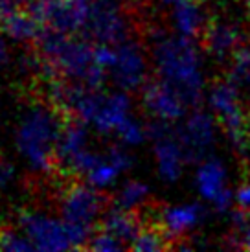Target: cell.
Returning <instances> with one entry per match:
<instances>
[{
    "mask_svg": "<svg viewBox=\"0 0 250 252\" xmlns=\"http://www.w3.org/2000/svg\"><path fill=\"white\" fill-rule=\"evenodd\" d=\"M17 226L26 234L33 251L62 252L72 249L68 228L61 216L41 210H26L19 216Z\"/></svg>",
    "mask_w": 250,
    "mask_h": 252,
    "instance_id": "6",
    "label": "cell"
},
{
    "mask_svg": "<svg viewBox=\"0 0 250 252\" xmlns=\"http://www.w3.org/2000/svg\"><path fill=\"white\" fill-rule=\"evenodd\" d=\"M92 0H28V9L42 30L83 37Z\"/></svg>",
    "mask_w": 250,
    "mask_h": 252,
    "instance_id": "5",
    "label": "cell"
},
{
    "mask_svg": "<svg viewBox=\"0 0 250 252\" xmlns=\"http://www.w3.org/2000/svg\"><path fill=\"white\" fill-rule=\"evenodd\" d=\"M153 155L156 164V173L164 182H177L184 171L188 162L184 147H182L177 131L160 136L153 140Z\"/></svg>",
    "mask_w": 250,
    "mask_h": 252,
    "instance_id": "13",
    "label": "cell"
},
{
    "mask_svg": "<svg viewBox=\"0 0 250 252\" xmlns=\"http://www.w3.org/2000/svg\"><path fill=\"white\" fill-rule=\"evenodd\" d=\"M0 32L11 42L26 44V42L39 41V37L44 30L26 7H19V9H15L9 15L0 19Z\"/></svg>",
    "mask_w": 250,
    "mask_h": 252,
    "instance_id": "17",
    "label": "cell"
},
{
    "mask_svg": "<svg viewBox=\"0 0 250 252\" xmlns=\"http://www.w3.org/2000/svg\"><path fill=\"white\" fill-rule=\"evenodd\" d=\"M237 46H239V32L230 24H214L206 32V48L217 59L234 56Z\"/></svg>",
    "mask_w": 250,
    "mask_h": 252,
    "instance_id": "20",
    "label": "cell"
},
{
    "mask_svg": "<svg viewBox=\"0 0 250 252\" xmlns=\"http://www.w3.org/2000/svg\"><path fill=\"white\" fill-rule=\"evenodd\" d=\"M166 234L156 228H142L131 249L136 252H158L166 247Z\"/></svg>",
    "mask_w": 250,
    "mask_h": 252,
    "instance_id": "25",
    "label": "cell"
},
{
    "mask_svg": "<svg viewBox=\"0 0 250 252\" xmlns=\"http://www.w3.org/2000/svg\"><path fill=\"white\" fill-rule=\"evenodd\" d=\"M171 22L179 35L195 39L204 24V13L195 0H181V2L173 4Z\"/></svg>",
    "mask_w": 250,
    "mask_h": 252,
    "instance_id": "19",
    "label": "cell"
},
{
    "mask_svg": "<svg viewBox=\"0 0 250 252\" xmlns=\"http://www.w3.org/2000/svg\"><path fill=\"white\" fill-rule=\"evenodd\" d=\"M147 197H149V186L146 182L132 179V181H125L118 188L116 195H114V204L122 206L125 210L134 212L138 206L146 203Z\"/></svg>",
    "mask_w": 250,
    "mask_h": 252,
    "instance_id": "22",
    "label": "cell"
},
{
    "mask_svg": "<svg viewBox=\"0 0 250 252\" xmlns=\"http://www.w3.org/2000/svg\"><path fill=\"white\" fill-rule=\"evenodd\" d=\"M236 204L250 212V184H245L236 191Z\"/></svg>",
    "mask_w": 250,
    "mask_h": 252,
    "instance_id": "32",
    "label": "cell"
},
{
    "mask_svg": "<svg viewBox=\"0 0 250 252\" xmlns=\"http://www.w3.org/2000/svg\"><path fill=\"white\" fill-rule=\"evenodd\" d=\"M116 46H118V57L109 72L111 81L116 85V89L122 91H140L147 83V74H149V61L146 52L138 42L129 39L118 42Z\"/></svg>",
    "mask_w": 250,
    "mask_h": 252,
    "instance_id": "9",
    "label": "cell"
},
{
    "mask_svg": "<svg viewBox=\"0 0 250 252\" xmlns=\"http://www.w3.org/2000/svg\"><path fill=\"white\" fill-rule=\"evenodd\" d=\"M101 228L112 234L114 238H118L125 247H131L142 230L134 212L125 210L116 204L109 210H105L103 217H101Z\"/></svg>",
    "mask_w": 250,
    "mask_h": 252,
    "instance_id": "18",
    "label": "cell"
},
{
    "mask_svg": "<svg viewBox=\"0 0 250 252\" xmlns=\"http://www.w3.org/2000/svg\"><path fill=\"white\" fill-rule=\"evenodd\" d=\"M37 44L41 52V68L50 79L62 77L96 91H101L111 79L109 72L96 64L94 44L85 37L44 30Z\"/></svg>",
    "mask_w": 250,
    "mask_h": 252,
    "instance_id": "1",
    "label": "cell"
},
{
    "mask_svg": "<svg viewBox=\"0 0 250 252\" xmlns=\"http://www.w3.org/2000/svg\"><path fill=\"white\" fill-rule=\"evenodd\" d=\"M101 193V189L91 186L87 181L72 184L61 193L59 216L66 223L72 249L89 247L94 228L105 214V199Z\"/></svg>",
    "mask_w": 250,
    "mask_h": 252,
    "instance_id": "4",
    "label": "cell"
},
{
    "mask_svg": "<svg viewBox=\"0 0 250 252\" xmlns=\"http://www.w3.org/2000/svg\"><path fill=\"white\" fill-rule=\"evenodd\" d=\"M241 247H243L245 251L250 252V226L243 230V236H241Z\"/></svg>",
    "mask_w": 250,
    "mask_h": 252,
    "instance_id": "33",
    "label": "cell"
},
{
    "mask_svg": "<svg viewBox=\"0 0 250 252\" xmlns=\"http://www.w3.org/2000/svg\"><path fill=\"white\" fill-rule=\"evenodd\" d=\"M116 136H118V140L122 142V144H125L127 147L142 146V144L149 138V126H146L142 120H138L134 114H131V116L120 126V129L116 131Z\"/></svg>",
    "mask_w": 250,
    "mask_h": 252,
    "instance_id": "23",
    "label": "cell"
},
{
    "mask_svg": "<svg viewBox=\"0 0 250 252\" xmlns=\"http://www.w3.org/2000/svg\"><path fill=\"white\" fill-rule=\"evenodd\" d=\"M132 114V99L127 91L103 92L101 103L97 107L94 120L91 122V129L97 134L111 136L116 134L120 126Z\"/></svg>",
    "mask_w": 250,
    "mask_h": 252,
    "instance_id": "12",
    "label": "cell"
},
{
    "mask_svg": "<svg viewBox=\"0 0 250 252\" xmlns=\"http://www.w3.org/2000/svg\"><path fill=\"white\" fill-rule=\"evenodd\" d=\"M105 155H107V157H109V158H111V160L114 162V164H116V166H118L124 173L132 168V162H134V158H132V155L127 151V146H125V144H122V142H120L118 146L109 147V151H107Z\"/></svg>",
    "mask_w": 250,
    "mask_h": 252,
    "instance_id": "29",
    "label": "cell"
},
{
    "mask_svg": "<svg viewBox=\"0 0 250 252\" xmlns=\"http://www.w3.org/2000/svg\"><path fill=\"white\" fill-rule=\"evenodd\" d=\"M0 251L4 252H28L33 251L26 234L17 228H2L0 230Z\"/></svg>",
    "mask_w": 250,
    "mask_h": 252,
    "instance_id": "26",
    "label": "cell"
},
{
    "mask_svg": "<svg viewBox=\"0 0 250 252\" xmlns=\"http://www.w3.org/2000/svg\"><path fill=\"white\" fill-rule=\"evenodd\" d=\"M204 208L199 203H182L167 206L160 216V223L167 239L181 238L201 224Z\"/></svg>",
    "mask_w": 250,
    "mask_h": 252,
    "instance_id": "15",
    "label": "cell"
},
{
    "mask_svg": "<svg viewBox=\"0 0 250 252\" xmlns=\"http://www.w3.org/2000/svg\"><path fill=\"white\" fill-rule=\"evenodd\" d=\"M129 33V21L120 0H92L89 22L83 37L91 42L125 41Z\"/></svg>",
    "mask_w": 250,
    "mask_h": 252,
    "instance_id": "8",
    "label": "cell"
},
{
    "mask_svg": "<svg viewBox=\"0 0 250 252\" xmlns=\"http://www.w3.org/2000/svg\"><path fill=\"white\" fill-rule=\"evenodd\" d=\"M226 179H228V173L221 160L204 158L195 171V188L204 201L214 204L226 189H230Z\"/></svg>",
    "mask_w": 250,
    "mask_h": 252,
    "instance_id": "16",
    "label": "cell"
},
{
    "mask_svg": "<svg viewBox=\"0 0 250 252\" xmlns=\"http://www.w3.org/2000/svg\"><path fill=\"white\" fill-rule=\"evenodd\" d=\"M237 89L239 87L232 81L216 85L208 94V105L222 124L234 147L243 151L249 147V142H247V122H245L243 111L239 107V91Z\"/></svg>",
    "mask_w": 250,
    "mask_h": 252,
    "instance_id": "7",
    "label": "cell"
},
{
    "mask_svg": "<svg viewBox=\"0 0 250 252\" xmlns=\"http://www.w3.org/2000/svg\"><path fill=\"white\" fill-rule=\"evenodd\" d=\"M62 124L56 107L31 105L15 129V149L31 173H50L57 164V144Z\"/></svg>",
    "mask_w": 250,
    "mask_h": 252,
    "instance_id": "3",
    "label": "cell"
},
{
    "mask_svg": "<svg viewBox=\"0 0 250 252\" xmlns=\"http://www.w3.org/2000/svg\"><path fill=\"white\" fill-rule=\"evenodd\" d=\"M230 81L237 87H249L250 89V48H237L232 56V70Z\"/></svg>",
    "mask_w": 250,
    "mask_h": 252,
    "instance_id": "24",
    "label": "cell"
},
{
    "mask_svg": "<svg viewBox=\"0 0 250 252\" xmlns=\"http://www.w3.org/2000/svg\"><path fill=\"white\" fill-rule=\"evenodd\" d=\"M230 219H232V223H234L237 230L243 232L245 228H249V210H245L241 206L230 214Z\"/></svg>",
    "mask_w": 250,
    "mask_h": 252,
    "instance_id": "30",
    "label": "cell"
},
{
    "mask_svg": "<svg viewBox=\"0 0 250 252\" xmlns=\"http://www.w3.org/2000/svg\"><path fill=\"white\" fill-rule=\"evenodd\" d=\"M87 249H91V251H96V252H120L127 249V247L120 241L118 238H114L112 234H109L107 230H101L99 232H94L92 234L91 241H89V247Z\"/></svg>",
    "mask_w": 250,
    "mask_h": 252,
    "instance_id": "27",
    "label": "cell"
},
{
    "mask_svg": "<svg viewBox=\"0 0 250 252\" xmlns=\"http://www.w3.org/2000/svg\"><path fill=\"white\" fill-rule=\"evenodd\" d=\"M116 57H118V46L114 42H96L94 44V61L107 72H111V68L114 66Z\"/></svg>",
    "mask_w": 250,
    "mask_h": 252,
    "instance_id": "28",
    "label": "cell"
},
{
    "mask_svg": "<svg viewBox=\"0 0 250 252\" xmlns=\"http://www.w3.org/2000/svg\"><path fill=\"white\" fill-rule=\"evenodd\" d=\"M247 142H249V147H250V122L247 124Z\"/></svg>",
    "mask_w": 250,
    "mask_h": 252,
    "instance_id": "34",
    "label": "cell"
},
{
    "mask_svg": "<svg viewBox=\"0 0 250 252\" xmlns=\"http://www.w3.org/2000/svg\"><path fill=\"white\" fill-rule=\"evenodd\" d=\"M162 4H177V2H181V0H160Z\"/></svg>",
    "mask_w": 250,
    "mask_h": 252,
    "instance_id": "35",
    "label": "cell"
},
{
    "mask_svg": "<svg viewBox=\"0 0 250 252\" xmlns=\"http://www.w3.org/2000/svg\"><path fill=\"white\" fill-rule=\"evenodd\" d=\"M142 105L153 120L177 124L186 118L188 101L175 87L160 77L142 87Z\"/></svg>",
    "mask_w": 250,
    "mask_h": 252,
    "instance_id": "10",
    "label": "cell"
},
{
    "mask_svg": "<svg viewBox=\"0 0 250 252\" xmlns=\"http://www.w3.org/2000/svg\"><path fill=\"white\" fill-rule=\"evenodd\" d=\"M91 127L83 124L81 120H72L62 126L61 138L57 144V166L66 171L72 162L76 160L79 155L87 151L91 144Z\"/></svg>",
    "mask_w": 250,
    "mask_h": 252,
    "instance_id": "14",
    "label": "cell"
},
{
    "mask_svg": "<svg viewBox=\"0 0 250 252\" xmlns=\"http://www.w3.org/2000/svg\"><path fill=\"white\" fill-rule=\"evenodd\" d=\"M122 175H124V171L107 155H101V158L96 162V166L85 175V181L89 182L91 186H94V188L105 191V189L116 186V182L120 181Z\"/></svg>",
    "mask_w": 250,
    "mask_h": 252,
    "instance_id": "21",
    "label": "cell"
},
{
    "mask_svg": "<svg viewBox=\"0 0 250 252\" xmlns=\"http://www.w3.org/2000/svg\"><path fill=\"white\" fill-rule=\"evenodd\" d=\"M153 64L160 79L175 87L188 101L197 105L204 91V72L201 54L193 44V39L182 35L160 33L153 42Z\"/></svg>",
    "mask_w": 250,
    "mask_h": 252,
    "instance_id": "2",
    "label": "cell"
},
{
    "mask_svg": "<svg viewBox=\"0 0 250 252\" xmlns=\"http://www.w3.org/2000/svg\"><path fill=\"white\" fill-rule=\"evenodd\" d=\"M13 175H15V169L13 166L6 160H0V189L7 188L11 181H13Z\"/></svg>",
    "mask_w": 250,
    "mask_h": 252,
    "instance_id": "31",
    "label": "cell"
},
{
    "mask_svg": "<svg viewBox=\"0 0 250 252\" xmlns=\"http://www.w3.org/2000/svg\"><path fill=\"white\" fill-rule=\"evenodd\" d=\"M216 120L208 112L195 111L184 118V122L177 129V136L184 147L188 162L204 160V157L208 155L216 142Z\"/></svg>",
    "mask_w": 250,
    "mask_h": 252,
    "instance_id": "11",
    "label": "cell"
}]
</instances>
